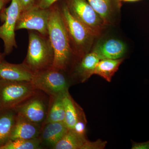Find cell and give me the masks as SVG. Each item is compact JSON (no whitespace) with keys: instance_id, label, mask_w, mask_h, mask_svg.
Here are the masks:
<instances>
[{"instance_id":"obj_8","label":"cell","mask_w":149,"mask_h":149,"mask_svg":"<svg viewBox=\"0 0 149 149\" xmlns=\"http://www.w3.org/2000/svg\"><path fill=\"white\" fill-rule=\"evenodd\" d=\"M70 14L88 27L97 37L105 27L103 20L87 0H66Z\"/></svg>"},{"instance_id":"obj_12","label":"cell","mask_w":149,"mask_h":149,"mask_svg":"<svg viewBox=\"0 0 149 149\" xmlns=\"http://www.w3.org/2000/svg\"><path fill=\"white\" fill-rule=\"evenodd\" d=\"M69 130L64 122L43 123L39 136L43 148L48 147L52 149Z\"/></svg>"},{"instance_id":"obj_27","label":"cell","mask_w":149,"mask_h":149,"mask_svg":"<svg viewBox=\"0 0 149 149\" xmlns=\"http://www.w3.org/2000/svg\"><path fill=\"white\" fill-rule=\"evenodd\" d=\"M11 1V0H0V13L1 11L5 8L6 5Z\"/></svg>"},{"instance_id":"obj_18","label":"cell","mask_w":149,"mask_h":149,"mask_svg":"<svg viewBox=\"0 0 149 149\" xmlns=\"http://www.w3.org/2000/svg\"><path fill=\"white\" fill-rule=\"evenodd\" d=\"M63 102L65 109L64 122L69 130H72L78 120L81 108L73 100L68 91L63 95Z\"/></svg>"},{"instance_id":"obj_26","label":"cell","mask_w":149,"mask_h":149,"mask_svg":"<svg viewBox=\"0 0 149 149\" xmlns=\"http://www.w3.org/2000/svg\"><path fill=\"white\" fill-rule=\"evenodd\" d=\"M131 149H149V141L143 143H133Z\"/></svg>"},{"instance_id":"obj_21","label":"cell","mask_w":149,"mask_h":149,"mask_svg":"<svg viewBox=\"0 0 149 149\" xmlns=\"http://www.w3.org/2000/svg\"><path fill=\"white\" fill-rule=\"evenodd\" d=\"M42 142L39 138L31 139H16L10 140L0 149H43Z\"/></svg>"},{"instance_id":"obj_2","label":"cell","mask_w":149,"mask_h":149,"mask_svg":"<svg viewBox=\"0 0 149 149\" xmlns=\"http://www.w3.org/2000/svg\"><path fill=\"white\" fill-rule=\"evenodd\" d=\"M28 39L27 55L22 63L34 73L52 67L54 54L48 36L29 30Z\"/></svg>"},{"instance_id":"obj_5","label":"cell","mask_w":149,"mask_h":149,"mask_svg":"<svg viewBox=\"0 0 149 149\" xmlns=\"http://www.w3.org/2000/svg\"><path fill=\"white\" fill-rule=\"evenodd\" d=\"M37 90L31 82L0 80V109L15 108Z\"/></svg>"},{"instance_id":"obj_15","label":"cell","mask_w":149,"mask_h":149,"mask_svg":"<svg viewBox=\"0 0 149 149\" xmlns=\"http://www.w3.org/2000/svg\"><path fill=\"white\" fill-rule=\"evenodd\" d=\"M80 59L75 67L74 74L80 82L83 83L94 74L96 67L100 59L93 51L86 54Z\"/></svg>"},{"instance_id":"obj_11","label":"cell","mask_w":149,"mask_h":149,"mask_svg":"<svg viewBox=\"0 0 149 149\" xmlns=\"http://www.w3.org/2000/svg\"><path fill=\"white\" fill-rule=\"evenodd\" d=\"M34 74L22 63L13 64L4 60L0 63V80L31 82Z\"/></svg>"},{"instance_id":"obj_22","label":"cell","mask_w":149,"mask_h":149,"mask_svg":"<svg viewBox=\"0 0 149 149\" xmlns=\"http://www.w3.org/2000/svg\"><path fill=\"white\" fill-rule=\"evenodd\" d=\"M86 125L83 111L80 109L78 115V120L72 130L80 136H85Z\"/></svg>"},{"instance_id":"obj_6","label":"cell","mask_w":149,"mask_h":149,"mask_svg":"<svg viewBox=\"0 0 149 149\" xmlns=\"http://www.w3.org/2000/svg\"><path fill=\"white\" fill-rule=\"evenodd\" d=\"M50 102L49 96L43 91L37 90L14 109L17 114L42 125L47 116Z\"/></svg>"},{"instance_id":"obj_7","label":"cell","mask_w":149,"mask_h":149,"mask_svg":"<svg viewBox=\"0 0 149 149\" xmlns=\"http://www.w3.org/2000/svg\"><path fill=\"white\" fill-rule=\"evenodd\" d=\"M19 0H11L10 5L1 11L3 23L0 26V39L4 44V53L10 54L17 47L15 31L17 22L21 13Z\"/></svg>"},{"instance_id":"obj_9","label":"cell","mask_w":149,"mask_h":149,"mask_svg":"<svg viewBox=\"0 0 149 149\" xmlns=\"http://www.w3.org/2000/svg\"><path fill=\"white\" fill-rule=\"evenodd\" d=\"M50 11V8H42L35 5L29 9L21 12L17 22L15 30H34L42 35L48 36Z\"/></svg>"},{"instance_id":"obj_3","label":"cell","mask_w":149,"mask_h":149,"mask_svg":"<svg viewBox=\"0 0 149 149\" xmlns=\"http://www.w3.org/2000/svg\"><path fill=\"white\" fill-rule=\"evenodd\" d=\"M74 56L80 59L89 52L96 36L70 12L66 3L58 6Z\"/></svg>"},{"instance_id":"obj_24","label":"cell","mask_w":149,"mask_h":149,"mask_svg":"<svg viewBox=\"0 0 149 149\" xmlns=\"http://www.w3.org/2000/svg\"><path fill=\"white\" fill-rule=\"evenodd\" d=\"M59 0H37L36 5L41 8H49Z\"/></svg>"},{"instance_id":"obj_16","label":"cell","mask_w":149,"mask_h":149,"mask_svg":"<svg viewBox=\"0 0 149 149\" xmlns=\"http://www.w3.org/2000/svg\"><path fill=\"white\" fill-rule=\"evenodd\" d=\"M17 116L14 109H0V148L10 141Z\"/></svg>"},{"instance_id":"obj_25","label":"cell","mask_w":149,"mask_h":149,"mask_svg":"<svg viewBox=\"0 0 149 149\" xmlns=\"http://www.w3.org/2000/svg\"><path fill=\"white\" fill-rule=\"evenodd\" d=\"M21 11H24L36 5L37 0H19Z\"/></svg>"},{"instance_id":"obj_13","label":"cell","mask_w":149,"mask_h":149,"mask_svg":"<svg viewBox=\"0 0 149 149\" xmlns=\"http://www.w3.org/2000/svg\"><path fill=\"white\" fill-rule=\"evenodd\" d=\"M42 127V125L32 122L17 114L11 133L10 140L39 138Z\"/></svg>"},{"instance_id":"obj_17","label":"cell","mask_w":149,"mask_h":149,"mask_svg":"<svg viewBox=\"0 0 149 149\" xmlns=\"http://www.w3.org/2000/svg\"><path fill=\"white\" fill-rule=\"evenodd\" d=\"M88 141L85 136H80L73 130H69L52 149H84Z\"/></svg>"},{"instance_id":"obj_14","label":"cell","mask_w":149,"mask_h":149,"mask_svg":"<svg viewBox=\"0 0 149 149\" xmlns=\"http://www.w3.org/2000/svg\"><path fill=\"white\" fill-rule=\"evenodd\" d=\"M125 43L120 40L111 39L97 44L93 50L100 59L122 58L126 51Z\"/></svg>"},{"instance_id":"obj_20","label":"cell","mask_w":149,"mask_h":149,"mask_svg":"<svg viewBox=\"0 0 149 149\" xmlns=\"http://www.w3.org/2000/svg\"><path fill=\"white\" fill-rule=\"evenodd\" d=\"M64 94L54 97H50V102L49 107L47 116L44 123L64 122L65 109L63 96Z\"/></svg>"},{"instance_id":"obj_29","label":"cell","mask_w":149,"mask_h":149,"mask_svg":"<svg viewBox=\"0 0 149 149\" xmlns=\"http://www.w3.org/2000/svg\"><path fill=\"white\" fill-rule=\"evenodd\" d=\"M120 1L121 2H135L140 1V0H120Z\"/></svg>"},{"instance_id":"obj_10","label":"cell","mask_w":149,"mask_h":149,"mask_svg":"<svg viewBox=\"0 0 149 149\" xmlns=\"http://www.w3.org/2000/svg\"><path fill=\"white\" fill-rule=\"evenodd\" d=\"M98 14L106 26L113 24L119 15L121 9L120 0H87Z\"/></svg>"},{"instance_id":"obj_23","label":"cell","mask_w":149,"mask_h":149,"mask_svg":"<svg viewBox=\"0 0 149 149\" xmlns=\"http://www.w3.org/2000/svg\"><path fill=\"white\" fill-rule=\"evenodd\" d=\"M107 142L106 141H103L101 140H98L95 142L87 141L84 149H103L106 145Z\"/></svg>"},{"instance_id":"obj_1","label":"cell","mask_w":149,"mask_h":149,"mask_svg":"<svg viewBox=\"0 0 149 149\" xmlns=\"http://www.w3.org/2000/svg\"><path fill=\"white\" fill-rule=\"evenodd\" d=\"M50 10L48 37L54 54L53 67L66 71L75 56L70 45L58 5L55 3L51 7Z\"/></svg>"},{"instance_id":"obj_28","label":"cell","mask_w":149,"mask_h":149,"mask_svg":"<svg viewBox=\"0 0 149 149\" xmlns=\"http://www.w3.org/2000/svg\"><path fill=\"white\" fill-rule=\"evenodd\" d=\"M6 56L5 54L4 53V52H1L0 50V63L3 61L4 60L5 57Z\"/></svg>"},{"instance_id":"obj_4","label":"cell","mask_w":149,"mask_h":149,"mask_svg":"<svg viewBox=\"0 0 149 149\" xmlns=\"http://www.w3.org/2000/svg\"><path fill=\"white\" fill-rule=\"evenodd\" d=\"M65 72L52 66L34 73L31 82L35 89L49 97L63 94L68 92L70 87Z\"/></svg>"},{"instance_id":"obj_19","label":"cell","mask_w":149,"mask_h":149,"mask_svg":"<svg viewBox=\"0 0 149 149\" xmlns=\"http://www.w3.org/2000/svg\"><path fill=\"white\" fill-rule=\"evenodd\" d=\"M123 61L122 58L101 60L96 67L94 74L98 75L108 82H110Z\"/></svg>"}]
</instances>
